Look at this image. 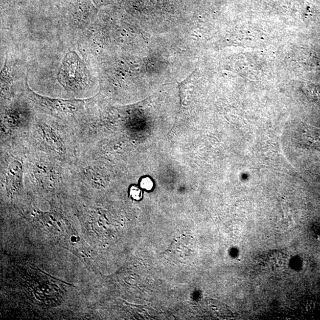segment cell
Instances as JSON below:
<instances>
[{
    "instance_id": "cell-1",
    "label": "cell",
    "mask_w": 320,
    "mask_h": 320,
    "mask_svg": "<svg viewBox=\"0 0 320 320\" xmlns=\"http://www.w3.org/2000/svg\"><path fill=\"white\" fill-rule=\"evenodd\" d=\"M53 119L32 120L27 141L35 150L70 167L78 154L76 133L69 126Z\"/></svg>"
},
{
    "instance_id": "cell-2",
    "label": "cell",
    "mask_w": 320,
    "mask_h": 320,
    "mask_svg": "<svg viewBox=\"0 0 320 320\" xmlns=\"http://www.w3.org/2000/svg\"><path fill=\"white\" fill-rule=\"evenodd\" d=\"M26 94L30 101L45 114L63 122L77 134L86 122V110L90 100L53 99L36 93L28 85L26 80Z\"/></svg>"
},
{
    "instance_id": "cell-3",
    "label": "cell",
    "mask_w": 320,
    "mask_h": 320,
    "mask_svg": "<svg viewBox=\"0 0 320 320\" xmlns=\"http://www.w3.org/2000/svg\"><path fill=\"white\" fill-rule=\"evenodd\" d=\"M59 80L69 91H78L85 86V69L75 53H69L64 60Z\"/></svg>"
},
{
    "instance_id": "cell-4",
    "label": "cell",
    "mask_w": 320,
    "mask_h": 320,
    "mask_svg": "<svg viewBox=\"0 0 320 320\" xmlns=\"http://www.w3.org/2000/svg\"><path fill=\"white\" fill-rule=\"evenodd\" d=\"M131 195L134 199L138 200L141 197V191L137 187H133L131 190Z\"/></svg>"
},
{
    "instance_id": "cell-5",
    "label": "cell",
    "mask_w": 320,
    "mask_h": 320,
    "mask_svg": "<svg viewBox=\"0 0 320 320\" xmlns=\"http://www.w3.org/2000/svg\"><path fill=\"white\" fill-rule=\"evenodd\" d=\"M153 184L150 179L147 178L142 180L141 182V186L144 189L151 190L152 189Z\"/></svg>"
}]
</instances>
